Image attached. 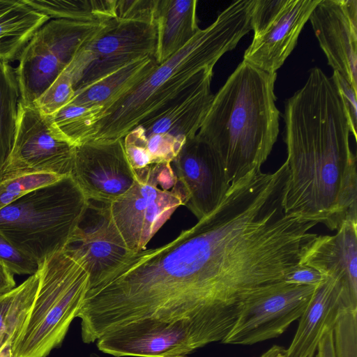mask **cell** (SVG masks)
<instances>
[{
	"mask_svg": "<svg viewBox=\"0 0 357 357\" xmlns=\"http://www.w3.org/2000/svg\"><path fill=\"white\" fill-rule=\"evenodd\" d=\"M75 147L54 133L49 116L19 101L14 142L0 181L35 173L70 176Z\"/></svg>",
	"mask_w": 357,
	"mask_h": 357,
	"instance_id": "cell-11",
	"label": "cell"
},
{
	"mask_svg": "<svg viewBox=\"0 0 357 357\" xmlns=\"http://www.w3.org/2000/svg\"><path fill=\"white\" fill-rule=\"evenodd\" d=\"M213 70H206L198 81L140 125L144 135H168L185 142L197 135L214 96L211 90Z\"/></svg>",
	"mask_w": 357,
	"mask_h": 357,
	"instance_id": "cell-17",
	"label": "cell"
},
{
	"mask_svg": "<svg viewBox=\"0 0 357 357\" xmlns=\"http://www.w3.org/2000/svg\"><path fill=\"white\" fill-rule=\"evenodd\" d=\"M253 0L233 2L144 79L103 108L87 140L123 139L213 68L252 30Z\"/></svg>",
	"mask_w": 357,
	"mask_h": 357,
	"instance_id": "cell-2",
	"label": "cell"
},
{
	"mask_svg": "<svg viewBox=\"0 0 357 357\" xmlns=\"http://www.w3.org/2000/svg\"><path fill=\"white\" fill-rule=\"evenodd\" d=\"M326 278L316 269L299 264L289 273L284 282L288 284L318 287Z\"/></svg>",
	"mask_w": 357,
	"mask_h": 357,
	"instance_id": "cell-35",
	"label": "cell"
},
{
	"mask_svg": "<svg viewBox=\"0 0 357 357\" xmlns=\"http://www.w3.org/2000/svg\"><path fill=\"white\" fill-rule=\"evenodd\" d=\"M0 262L13 274L33 275L39 270V264L20 250L0 234Z\"/></svg>",
	"mask_w": 357,
	"mask_h": 357,
	"instance_id": "cell-30",
	"label": "cell"
},
{
	"mask_svg": "<svg viewBox=\"0 0 357 357\" xmlns=\"http://www.w3.org/2000/svg\"><path fill=\"white\" fill-rule=\"evenodd\" d=\"M38 291L13 341L12 357H47L62 344L90 287L81 257L68 248L40 265Z\"/></svg>",
	"mask_w": 357,
	"mask_h": 357,
	"instance_id": "cell-5",
	"label": "cell"
},
{
	"mask_svg": "<svg viewBox=\"0 0 357 357\" xmlns=\"http://www.w3.org/2000/svg\"><path fill=\"white\" fill-rule=\"evenodd\" d=\"M316 288L282 282L254 294L221 342L252 345L278 337L300 318Z\"/></svg>",
	"mask_w": 357,
	"mask_h": 357,
	"instance_id": "cell-12",
	"label": "cell"
},
{
	"mask_svg": "<svg viewBox=\"0 0 357 357\" xmlns=\"http://www.w3.org/2000/svg\"><path fill=\"white\" fill-rule=\"evenodd\" d=\"M289 178L285 211L331 231L357 222L356 156L350 128L331 77L310 70L304 85L284 103Z\"/></svg>",
	"mask_w": 357,
	"mask_h": 357,
	"instance_id": "cell-1",
	"label": "cell"
},
{
	"mask_svg": "<svg viewBox=\"0 0 357 357\" xmlns=\"http://www.w3.org/2000/svg\"><path fill=\"white\" fill-rule=\"evenodd\" d=\"M64 177V176H63ZM61 176L48 173H35L9 178L0 181V210L23 195L53 183Z\"/></svg>",
	"mask_w": 357,
	"mask_h": 357,
	"instance_id": "cell-27",
	"label": "cell"
},
{
	"mask_svg": "<svg viewBox=\"0 0 357 357\" xmlns=\"http://www.w3.org/2000/svg\"><path fill=\"white\" fill-rule=\"evenodd\" d=\"M340 96L343 106L348 116L350 132L357 139V91L337 71L331 77Z\"/></svg>",
	"mask_w": 357,
	"mask_h": 357,
	"instance_id": "cell-33",
	"label": "cell"
},
{
	"mask_svg": "<svg viewBox=\"0 0 357 357\" xmlns=\"http://www.w3.org/2000/svg\"><path fill=\"white\" fill-rule=\"evenodd\" d=\"M123 139L127 157L135 170L151 164V159L146 149V137L139 126L130 131Z\"/></svg>",
	"mask_w": 357,
	"mask_h": 357,
	"instance_id": "cell-32",
	"label": "cell"
},
{
	"mask_svg": "<svg viewBox=\"0 0 357 357\" xmlns=\"http://www.w3.org/2000/svg\"><path fill=\"white\" fill-rule=\"evenodd\" d=\"M185 143L168 135L155 134L146 137V149L151 164H171Z\"/></svg>",
	"mask_w": 357,
	"mask_h": 357,
	"instance_id": "cell-31",
	"label": "cell"
},
{
	"mask_svg": "<svg viewBox=\"0 0 357 357\" xmlns=\"http://www.w3.org/2000/svg\"><path fill=\"white\" fill-rule=\"evenodd\" d=\"M102 109V106L68 104L49 116L51 126L57 136L76 146L88 140Z\"/></svg>",
	"mask_w": 357,
	"mask_h": 357,
	"instance_id": "cell-26",
	"label": "cell"
},
{
	"mask_svg": "<svg viewBox=\"0 0 357 357\" xmlns=\"http://www.w3.org/2000/svg\"><path fill=\"white\" fill-rule=\"evenodd\" d=\"M158 64L153 56L132 61L98 82L75 92L69 104L109 106L149 75Z\"/></svg>",
	"mask_w": 357,
	"mask_h": 357,
	"instance_id": "cell-22",
	"label": "cell"
},
{
	"mask_svg": "<svg viewBox=\"0 0 357 357\" xmlns=\"http://www.w3.org/2000/svg\"><path fill=\"white\" fill-rule=\"evenodd\" d=\"M276 79L243 61L214 95L197 134L219 155L229 185L260 170L277 141Z\"/></svg>",
	"mask_w": 357,
	"mask_h": 357,
	"instance_id": "cell-3",
	"label": "cell"
},
{
	"mask_svg": "<svg viewBox=\"0 0 357 357\" xmlns=\"http://www.w3.org/2000/svg\"><path fill=\"white\" fill-rule=\"evenodd\" d=\"M50 19L104 23L116 17L117 0H24Z\"/></svg>",
	"mask_w": 357,
	"mask_h": 357,
	"instance_id": "cell-23",
	"label": "cell"
},
{
	"mask_svg": "<svg viewBox=\"0 0 357 357\" xmlns=\"http://www.w3.org/2000/svg\"><path fill=\"white\" fill-rule=\"evenodd\" d=\"M343 307L352 309L342 287L333 279L326 278L317 287L298 319L296 332L287 349V357H314L324 332L335 324Z\"/></svg>",
	"mask_w": 357,
	"mask_h": 357,
	"instance_id": "cell-18",
	"label": "cell"
},
{
	"mask_svg": "<svg viewBox=\"0 0 357 357\" xmlns=\"http://www.w3.org/2000/svg\"><path fill=\"white\" fill-rule=\"evenodd\" d=\"M197 4V0H157L154 58L158 64L182 48L199 30Z\"/></svg>",
	"mask_w": 357,
	"mask_h": 357,
	"instance_id": "cell-20",
	"label": "cell"
},
{
	"mask_svg": "<svg viewBox=\"0 0 357 357\" xmlns=\"http://www.w3.org/2000/svg\"><path fill=\"white\" fill-rule=\"evenodd\" d=\"M299 264L337 282L357 310V222H344L334 235H317L303 250Z\"/></svg>",
	"mask_w": 357,
	"mask_h": 357,
	"instance_id": "cell-16",
	"label": "cell"
},
{
	"mask_svg": "<svg viewBox=\"0 0 357 357\" xmlns=\"http://www.w3.org/2000/svg\"><path fill=\"white\" fill-rule=\"evenodd\" d=\"M130 188L115 201L103 204L107 216L130 252L147 243L185 204V197L170 163L151 164L135 170Z\"/></svg>",
	"mask_w": 357,
	"mask_h": 357,
	"instance_id": "cell-7",
	"label": "cell"
},
{
	"mask_svg": "<svg viewBox=\"0 0 357 357\" xmlns=\"http://www.w3.org/2000/svg\"><path fill=\"white\" fill-rule=\"evenodd\" d=\"M335 357H357V310L343 307L333 327Z\"/></svg>",
	"mask_w": 357,
	"mask_h": 357,
	"instance_id": "cell-28",
	"label": "cell"
},
{
	"mask_svg": "<svg viewBox=\"0 0 357 357\" xmlns=\"http://www.w3.org/2000/svg\"><path fill=\"white\" fill-rule=\"evenodd\" d=\"M24 0H0V59H18L36 31L50 20Z\"/></svg>",
	"mask_w": 357,
	"mask_h": 357,
	"instance_id": "cell-21",
	"label": "cell"
},
{
	"mask_svg": "<svg viewBox=\"0 0 357 357\" xmlns=\"http://www.w3.org/2000/svg\"><path fill=\"white\" fill-rule=\"evenodd\" d=\"M70 176L89 201L103 204L125 194L136 178L123 139L88 141L76 146Z\"/></svg>",
	"mask_w": 357,
	"mask_h": 357,
	"instance_id": "cell-13",
	"label": "cell"
},
{
	"mask_svg": "<svg viewBox=\"0 0 357 357\" xmlns=\"http://www.w3.org/2000/svg\"><path fill=\"white\" fill-rule=\"evenodd\" d=\"M260 357H287V349L278 345H273L261 354Z\"/></svg>",
	"mask_w": 357,
	"mask_h": 357,
	"instance_id": "cell-37",
	"label": "cell"
},
{
	"mask_svg": "<svg viewBox=\"0 0 357 357\" xmlns=\"http://www.w3.org/2000/svg\"><path fill=\"white\" fill-rule=\"evenodd\" d=\"M13 340L6 342L0 349V357H12Z\"/></svg>",
	"mask_w": 357,
	"mask_h": 357,
	"instance_id": "cell-38",
	"label": "cell"
},
{
	"mask_svg": "<svg viewBox=\"0 0 357 357\" xmlns=\"http://www.w3.org/2000/svg\"><path fill=\"white\" fill-rule=\"evenodd\" d=\"M40 280L38 271L0 296V349L15 338L35 299Z\"/></svg>",
	"mask_w": 357,
	"mask_h": 357,
	"instance_id": "cell-24",
	"label": "cell"
},
{
	"mask_svg": "<svg viewBox=\"0 0 357 357\" xmlns=\"http://www.w3.org/2000/svg\"><path fill=\"white\" fill-rule=\"evenodd\" d=\"M90 357H100V356L95 353H93L90 355Z\"/></svg>",
	"mask_w": 357,
	"mask_h": 357,
	"instance_id": "cell-39",
	"label": "cell"
},
{
	"mask_svg": "<svg viewBox=\"0 0 357 357\" xmlns=\"http://www.w3.org/2000/svg\"><path fill=\"white\" fill-rule=\"evenodd\" d=\"M96 220L91 225H81L66 248L84 261L90 273V285L131 252L111 223L105 206L94 207Z\"/></svg>",
	"mask_w": 357,
	"mask_h": 357,
	"instance_id": "cell-19",
	"label": "cell"
},
{
	"mask_svg": "<svg viewBox=\"0 0 357 357\" xmlns=\"http://www.w3.org/2000/svg\"><path fill=\"white\" fill-rule=\"evenodd\" d=\"M107 22L86 23L51 19L42 26L18 58L15 73L20 102L33 105L79 50L102 32Z\"/></svg>",
	"mask_w": 357,
	"mask_h": 357,
	"instance_id": "cell-8",
	"label": "cell"
},
{
	"mask_svg": "<svg viewBox=\"0 0 357 357\" xmlns=\"http://www.w3.org/2000/svg\"><path fill=\"white\" fill-rule=\"evenodd\" d=\"M157 0H117L116 17L154 21Z\"/></svg>",
	"mask_w": 357,
	"mask_h": 357,
	"instance_id": "cell-34",
	"label": "cell"
},
{
	"mask_svg": "<svg viewBox=\"0 0 357 357\" xmlns=\"http://www.w3.org/2000/svg\"><path fill=\"white\" fill-rule=\"evenodd\" d=\"M75 92L71 77L63 70L33 105L42 114L52 116L71 102Z\"/></svg>",
	"mask_w": 357,
	"mask_h": 357,
	"instance_id": "cell-29",
	"label": "cell"
},
{
	"mask_svg": "<svg viewBox=\"0 0 357 357\" xmlns=\"http://www.w3.org/2000/svg\"><path fill=\"white\" fill-rule=\"evenodd\" d=\"M156 39L154 21L115 17L79 50L64 70L76 91L132 61L154 57Z\"/></svg>",
	"mask_w": 357,
	"mask_h": 357,
	"instance_id": "cell-9",
	"label": "cell"
},
{
	"mask_svg": "<svg viewBox=\"0 0 357 357\" xmlns=\"http://www.w3.org/2000/svg\"><path fill=\"white\" fill-rule=\"evenodd\" d=\"M224 339L210 314L199 310L159 311L115 326L97 340L102 352L116 357H186Z\"/></svg>",
	"mask_w": 357,
	"mask_h": 357,
	"instance_id": "cell-6",
	"label": "cell"
},
{
	"mask_svg": "<svg viewBox=\"0 0 357 357\" xmlns=\"http://www.w3.org/2000/svg\"><path fill=\"white\" fill-rule=\"evenodd\" d=\"M20 98L15 69L0 59V177L14 142Z\"/></svg>",
	"mask_w": 357,
	"mask_h": 357,
	"instance_id": "cell-25",
	"label": "cell"
},
{
	"mask_svg": "<svg viewBox=\"0 0 357 357\" xmlns=\"http://www.w3.org/2000/svg\"><path fill=\"white\" fill-rule=\"evenodd\" d=\"M91 206L71 176L33 190L0 210V234L40 265L71 242Z\"/></svg>",
	"mask_w": 357,
	"mask_h": 357,
	"instance_id": "cell-4",
	"label": "cell"
},
{
	"mask_svg": "<svg viewBox=\"0 0 357 357\" xmlns=\"http://www.w3.org/2000/svg\"><path fill=\"white\" fill-rule=\"evenodd\" d=\"M320 0H255L250 24L254 31L244 61L274 73L296 46L298 36Z\"/></svg>",
	"mask_w": 357,
	"mask_h": 357,
	"instance_id": "cell-10",
	"label": "cell"
},
{
	"mask_svg": "<svg viewBox=\"0 0 357 357\" xmlns=\"http://www.w3.org/2000/svg\"><path fill=\"white\" fill-rule=\"evenodd\" d=\"M171 164L185 195V206L198 220L220 204L230 185L219 155L209 144L195 135L185 142Z\"/></svg>",
	"mask_w": 357,
	"mask_h": 357,
	"instance_id": "cell-14",
	"label": "cell"
},
{
	"mask_svg": "<svg viewBox=\"0 0 357 357\" xmlns=\"http://www.w3.org/2000/svg\"><path fill=\"white\" fill-rule=\"evenodd\" d=\"M309 20L328 64L357 91V1L320 0Z\"/></svg>",
	"mask_w": 357,
	"mask_h": 357,
	"instance_id": "cell-15",
	"label": "cell"
},
{
	"mask_svg": "<svg viewBox=\"0 0 357 357\" xmlns=\"http://www.w3.org/2000/svg\"><path fill=\"white\" fill-rule=\"evenodd\" d=\"M13 275L3 263L0 262V296L15 287Z\"/></svg>",
	"mask_w": 357,
	"mask_h": 357,
	"instance_id": "cell-36",
	"label": "cell"
}]
</instances>
